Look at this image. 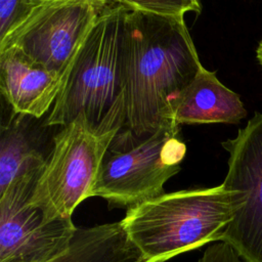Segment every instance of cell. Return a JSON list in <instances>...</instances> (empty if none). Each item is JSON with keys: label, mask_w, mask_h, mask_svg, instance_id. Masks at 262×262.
Masks as SVG:
<instances>
[{"label": "cell", "mask_w": 262, "mask_h": 262, "mask_svg": "<svg viewBox=\"0 0 262 262\" xmlns=\"http://www.w3.org/2000/svg\"><path fill=\"white\" fill-rule=\"evenodd\" d=\"M202 67L184 19L128 8L122 56L125 124L120 131L143 138L163 127H179L172 120L175 105Z\"/></svg>", "instance_id": "cell-1"}, {"label": "cell", "mask_w": 262, "mask_h": 262, "mask_svg": "<svg viewBox=\"0 0 262 262\" xmlns=\"http://www.w3.org/2000/svg\"><path fill=\"white\" fill-rule=\"evenodd\" d=\"M127 10L123 0H106L72 62L45 127L66 126L84 113L97 130H122V56Z\"/></svg>", "instance_id": "cell-2"}, {"label": "cell", "mask_w": 262, "mask_h": 262, "mask_svg": "<svg viewBox=\"0 0 262 262\" xmlns=\"http://www.w3.org/2000/svg\"><path fill=\"white\" fill-rule=\"evenodd\" d=\"M231 192L223 184L164 193L127 209L121 224L143 262H164L221 242L232 220Z\"/></svg>", "instance_id": "cell-3"}, {"label": "cell", "mask_w": 262, "mask_h": 262, "mask_svg": "<svg viewBox=\"0 0 262 262\" xmlns=\"http://www.w3.org/2000/svg\"><path fill=\"white\" fill-rule=\"evenodd\" d=\"M179 131L163 127L143 138L119 131L104 154L91 196L129 209L164 194L165 183L180 171L186 152Z\"/></svg>", "instance_id": "cell-4"}, {"label": "cell", "mask_w": 262, "mask_h": 262, "mask_svg": "<svg viewBox=\"0 0 262 262\" xmlns=\"http://www.w3.org/2000/svg\"><path fill=\"white\" fill-rule=\"evenodd\" d=\"M119 131H100L81 113L52 138V147L29 203L47 218H72L75 209L91 198L101 162Z\"/></svg>", "instance_id": "cell-5"}, {"label": "cell", "mask_w": 262, "mask_h": 262, "mask_svg": "<svg viewBox=\"0 0 262 262\" xmlns=\"http://www.w3.org/2000/svg\"><path fill=\"white\" fill-rule=\"evenodd\" d=\"M104 0H38L27 18L0 41V52L15 50L64 79Z\"/></svg>", "instance_id": "cell-6"}, {"label": "cell", "mask_w": 262, "mask_h": 262, "mask_svg": "<svg viewBox=\"0 0 262 262\" xmlns=\"http://www.w3.org/2000/svg\"><path fill=\"white\" fill-rule=\"evenodd\" d=\"M222 146L229 154L222 184L231 192L233 216L221 242L244 262H262V113H255Z\"/></svg>", "instance_id": "cell-7"}, {"label": "cell", "mask_w": 262, "mask_h": 262, "mask_svg": "<svg viewBox=\"0 0 262 262\" xmlns=\"http://www.w3.org/2000/svg\"><path fill=\"white\" fill-rule=\"evenodd\" d=\"M40 172L0 194V262H47L62 254L75 234L72 218L49 219L29 203Z\"/></svg>", "instance_id": "cell-8"}, {"label": "cell", "mask_w": 262, "mask_h": 262, "mask_svg": "<svg viewBox=\"0 0 262 262\" xmlns=\"http://www.w3.org/2000/svg\"><path fill=\"white\" fill-rule=\"evenodd\" d=\"M63 78L15 50L0 52V91L13 113L40 119L50 112Z\"/></svg>", "instance_id": "cell-9"}, {"label": "cell", "mask_w": 262, "mask_h": 262, "mask_svg": "<svg viewBox=\"0 0 262 262\" xmlns=\"http://www.w3.org/2000/svg\"><path fill=\"white\" fill-rule=\"evenodd\" d=\"M247 115L239 96L214 72L201 68L178 99L172 120L181 124H237Z\"/></svg>", "instance_id": "cell-10"}, {"label": "cell", "mask_w": 262, "mask_h": 262, "mask_svg": "<svg viewBox=\"0 0 262 262\" xmlns=\"http://www.w3.org/2000/svg\"><path fill=\"white\" fill-rule=\"evenodd\" d=\"M32 117L12 112L0 131V194L14 181L40 172L48 156L41 150L35 130L28 121Z\"/></svg>", "instance_id": "cell-11"}, {"label": "cell", "mask_w": 262, "mask_h": 262, "mask_svg": "<svg viewBox=\"0 0 262 262\" xmlns=\"http://www.w3.org/2000/svg\"><path fill=\"white\" fill-rule=\"evenodd\" d=\"M47 262H143L121 221L78 228L59 256Z\"/></svg>", "instance_id": "cell-12"}, {"label": "cell", "mask_w": 262, "mask_h": 262, "mask_svg": "<svg viewBox=\"0 0 262 262\" xmlns=\"http://www.w3.org/2000/svg\"><path fill=\"white\" fill-rule=\"evenodd\" d=\"M123 2L130 9L175 19H184L187 12L200 14L202 11V4L195 0H123Z\"/></svg>", "instance_id": "cell-13"}, {"label": "cell", "mask_w": 262, "mask_h": 262, "mask_svg": "<svg viewBox=\"0 0 262 262\" xmlns=\"http://www.w3.org/2000/svg\"><path fill=\"white\" fill-rule=\"evenodd\" d=\"M37 3L38 0H0V41L27 18Z\"/></svg>", "instance_id": "cell-14"}, {"label": "cell", "mask_w": 262, "mask_h": 262, "mask_svg": "<svg viewBox=\"0 0 262 262\" xmlns=\"http://www.w3.org/2000/svg\"><path fill=\"white\" fill-rule=\"evenodd\" d=\"M198 262H241V259L229 244L217 242L205 251Z\"/></svg>", "instance_id": "cell-15"}, {"label": "cell", "mask_w": 262, "mask_h": 262, "mask_svg": "<svg viewBox=\"0 0 262 262\" xmlns=\"http://www.w3.org/2000/svg\"><path fill=\"white\" fill-rule=\"evenodd\" d=\"M256 57H257L259 64L262 68V41H260V43L258 44V47L256 49Z\"/></svg>", "instance_id": "cell-16"}]
</instances>
